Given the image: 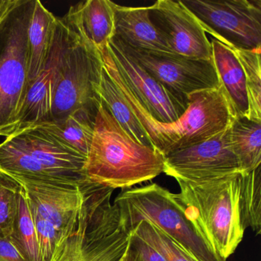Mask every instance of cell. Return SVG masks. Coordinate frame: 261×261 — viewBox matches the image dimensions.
<instances>
[{"label": "cell", "mask_w": 261, "mask_h": 261, "mask_svg": "<svg viewBox=\"0 0 261 261\" xmlns=\"http://www.w3.org/2000/svg\"><path fill=\"white\" fill-rule=\"evenodd\" d=\"M183 5L206 33L231 49L261 50L260 0H186Z\"/></svg>", "instance_id": "cell-9"}, {"label": "cell", "mask_w": 261, "mask_h": 261, "mask_svg": "<svg viewBox=\"0 0 261 261\" xmlns=\"http://www.w3.org/2000/svg\"><path fill=\"white\" fill-rule=\"evenodd\" d=\"M163 172L175 180L200 181L241 173L226 130L202 143L175 151L164 156Z\"/></svg>", "instance_id": "cell-11"}, {"label": "cell", "mask_w": 261, "mask_h": 261, "mask_svg": "<svg viewBox=\"0 0 261 261\" xmlns=\"http://www.w3.org/2000/svg\"><path fill=\"white\" fill-rule=\"evenodd\" d=\"M239 207L243 228L250 227L255 234H260L261 166L241 174Z\"/></svg>", "instance_id": "cell-24"}, {"label": "cell", "mask_w": 261, "mask_h": 261, "mask_svg": "<svg viewBox=\"0 0 261 261\" xmlns=\"http://www.w3.org/2000/svg\"><path fill=\"white\" fill-rule=\"evenodd\" d=\"M114 189L88 183L74 228L64 237L51 261H122L132 232L111 204Z\"/></svg>", "instance_id": "cell-4"}, {"label": "cell", "mask_w": 261, "mask_h": 261, "mask_svg": "<svg viewBox=\"0 0 261 261\" xmlns=\"http://www.w3.org/2000/svg\"><path fill=\"white\" fill-rule=\"evenodd\" d=\"M115 35L127 46L153 53L175 55L171 51L149 18V7H123L114 4Z\"/></svg>", "instance_id": "cell-17"}, {"label": "cell", "mask_w": 261, "mask_h": 261, "mask_svg": "<svg viewBox=\"0 0 261 261\" xmlns=\"http://www.w3.org/2000/svg\"><path fill=\"white\" fill-rule=\"evenodd\" d=\"M245 74L248 99V118L261 122V50L244 51L232 49Z\"/></svg>", "instance_id": "cell-25"}, {"label": "cell", "mask_w": 261, "mask_h": 261, "mask_svg": "<svg viewBox=\"0 0 261 261\" xmlns=\"http://www.w3.org/2000/svg\"><path fill=\"white\" fill-rule=\"evenodd\" d=\"M0 261H25L8 238H0Z\"/></svg>", "instance_id": "cell-30"}, {"label": "cell", "mask_w": 261, "mask_h": 261, "mask_svg": "<svg viewBox=\"0 0 261 261\" xmlns=\"http://www.w3.org/2000/svg\"><path fill=\"white\" fill-rule=\"evenodd\" d=\"M112 40L148 74L180 97L187 98L192 93L221 86L213 60L149 53L127 46L115 37Z\"/></svg>", "instance_id": "cell-10"}, {"label": "cell", "mask_w": 261, "mask_h": 261, "mask_svg": "<svg viewBox=\"0 0 261 261\" xmlns=\"http://www.w3.org/2000/svg\"><path fill=\"white\" fill-rule=\"evenodd\" d=\"M62 21L81 39L101 51L115 35L114 3L87 0L72 6Z\"/></svg>", "instance_id": "cell-16"}, {"label": "cell", "mask_w": 261, "mask_h": 261, "mask_svg": "<svg viewBox=\"0 0 261 261\" xmlns=\"http://www.w3.org/2000/svg\"><path fill=\"white\" fill-rule=\"evenodd\" d=\"M122 261H140V259L137 252L131 247V245H129V249L123 256Z\"/></svg>", "instance_id": "cell-32"}, {"label": "cell", "mask_w": 261, "mask_h": 261, "mask_svg": "<svg viewBox=\"0 0 261 261\" xmlns=\"http://www.w3.org/2000/svg\"><path fill=\"white\" fill-rule=\"evenodd\" d=\"M241 173L200 181L176 180L180 192L175 198L188 219L224 259L234 253L245 232L240 215Z\"/></svg>", "instance_id": "cell-3"}, {"label": "cell", "mask_w": 261, "mask_h": 261, "mask_svg": "<svg viewBox=\"0 0 261 261\" xmlns=\"http://www.w3.org/2000/svg\"><path fill=\"white\" fill-rule=\"evenodd\" d=\"M57 22L58 18L48 11L40 1L36 0L28 29L29 88L46 64L54 41Z\"/></svg>", "instance_id": "cell-20"}, {"label": "cell", "mask_w": 261, "mask_h": 261, "mask_svg": "<svg viewBox=\"0 0 261 261\" xmlns=\"http://www.w3.org/2000/svg\"><path fill=\"white\" fill-rule=\"evenodd\" d=\"M86 157L36 127L29 128L0 143V172L12 178L44 182L82 185Z\"/></svg>", "instance_id": "cell-5"}, {"label": "cell", "mask_w": 261, "mask_h": 261, "mask_svg": "<svg viewBox=\"0 0 261 261\" xmlns=\"http://www.w3.org/2000/svg\"><path fill=\"white\" fill-rule=\"evenodd\" d=\"M108 50L121 79L140 105L156 121L172 123L188 107V97H180L137 65L111 39Z\"/></svg>", "instance_id": "cell-13"}, {"label": "cell", "mask_w": 261, "mask_h": 261, "mask_svg": "<svg viewBox=\"0 0 261 261\" xmlns=\"http://www.w3.org/2000/svg\"><path fill=\"white\" fill-rule=\"evenodd\" d=\"M14 179L25 190L30 209L51 222L61 240L72 230L83 205L85 186L89 182L77 185Z\"/></svg>", "instance_id": "cell-15"}, {"label": "cell", "mask_w": 261, "mask_h": 261, "mask_svg": "<svg viewBox=\"0 0 261 261\" xmlns=\"http://www.w3.org/2000/svg\"><path fill=\"white\" fill-rule=\"evenodd\" d=\"M212 58L220 83L230 100L237 117L249 116L248 99L244 69L231 48L212 39Z\"/></svg>", "instance_id": "cell-18"}, {"label": "cell", "mask_w": 261, "mask_h": 261, "mask_svg": "<svg viewBox=\"0 0 261 261\" xmlns=\"http://www.w3.org/2000/svg\"><path fill=\"white\" fill-rule=\"evenodd\" d=\"M164 156L133 140L100 103L85 161L89 182L110 189H130L163 173Z\"/></svg>", "instance_id": "cell-2"}, {"label": "cell", "mask_w": 261, "mask_h": 261, "mask_svg": "<svg viewBox=\"0 0 261 261\" xmlns=\"http://www.w3.org/2000/svg\"><path fill=\"white\" fill-rule=\"evenodd\" d=\"M149 18L174 54L213 60L205 32L181 1L159 0L149 6Z\"/></svg>", "instance_id": "cell-14"}, {"label": "cell", "mask_w": 261, "mask_h": 261, "mask_svg": "<svg viewBox=\"0 0 261 261\" xmlns=\"http://www.w3.org/2000/svg\"><path fill=\"white\" fill-rule=\"evenodd\" d=\"M22 186L0 172V238H9L13 230Z\"/></svg>", "instance_id": "cell-27"}, {"label": "cell", "mask_w": 261, "mask_h": 261, "mask_svg": "<svg viewBox=\"0 0 261 261\" xmlns=\"http://www.w3.org/2000/svg\"><path fill=\"white\" fill-rule=\"evenodd\" d=\"M114 204L126 227L133 231L142 221L164 232L198 261H226L215 253L188 219L184 207L168 189L156 183L122 191Z\"/></svg>", "instance_id": "cell-6"}, {"label": "cell", "mask_w": 261, "mask_h": 261, "mask_svg": "<svg viewBox=\"0 0 261 261\" xmlns=\"http://www.w3.org/2000/svg\"><path fill=\"white\" fill-rule=\"evenodd\" d=\"M103 67L146 131L155 150L163 156L179 149L202 143L226 130L236 114L222 86L188 95L184 114L172 123L152 118L140 105L119 74L110 55L103 58Z\"/></svg>", "instance_id": "cell-1"}, {"label": "cell", "mask_w": 261, "mask_h": 261, "mask_svg": "<svg viewBox=\"0 0 261 261\" xmlns=\"http://www.w3.org/2000/svg\"><path fill=\"white\" fill-rule=\"evenodd\" d=\"M229 139L242 172L261 166V122L236 117L229 126Z\"/></svg>", "instance_id": "cell-22"}, {"label": "cell", "mask_w": 261, "mask_h": 261, "mask_svg": "<svg viewBox=\"0 0 261 261\" xmlns=\"http://www.w3.org/2000/svg\"><path fill=\"white\" fill-rule=\"evenodd\" d=\"M19 0H0V24L16 7Z\"/></svg>", "instance_id": "cell-31"}, {"label": "cell", "mask_w": 261, "mask_h": 261, "mask_svg": "<svg viewBox=\"0 0 261 261\" xmlns=\"http://www.w3.org/2000/svg\"><path fill=\"white\" fill-rule=\"evenodd\" d=\"M133 233L152 246L166 261H198L164 232L148 221H140L134 227Z\"/></svg>", "instance_id": "cell-26"}, {"label": "cell", "mask_w": 261, "mask_h": 261, "mask_svg": "<svg viewBox=\"0 0 261 261\" xmlns=\"http://www.w3.org/2000/svg\"><path fill=\"white\" fill-rule=\"evenodd\" d=\"M96 91L101 103L133 140L143 146L154 149L146 131L103 66L100 82L96 87Z\"/></svg>", "instance_id": "cell-21"}, {"label": "cell", "mask_w": 261, "mask_h": 261, "mask_svg": "<svg viewBox=\"0 0 261 261\" xmlns=\"http://www.w3.org/2000/svg\"><path fill=\"white\" fill-rule=\"evenodd\" d=\"M103 66L100 51L74 33L58 73L48 120H61L83 108L98 110L101 101L96 87Z\"/></svg>", "instance_id": "cell-8"}, {"label": "cell", "mask_w": 261, "mask_h": 261, "mask_svg": "<svg viewBox=\"0 0 261 261\" xmlns=\"http://www.w3.org/2000/svg\"><path fill=\"white\" fill-rule=\"evenodd\" d=\"M36 0H19L0 24V137L28 93V29Z\"/></svg>", "instance_id": "cell-7"}, {"label": "cell", "mask_w": 261, "mask_h": 261, "mask_svg": "<svg viewBox=\"0 0 261 261\" xmlns=\"http://www.w3.org/2000/svg\"><path fill=\"white\" fill-rule=\"evenodd\" d=\"M31 211L37 233L38 242L42 260L51 261L61 241L60 235L53 224L42 218L36 212Z\"/></svg>", "instance_id": "cell-28"}, {"label": "cell", "mask_w": 261, "mask_h": 261, "mask_svg": "<svg viewBox=\"0 0 261 261\" xmlns=\"http://www.w3.org/2000/svg\"><path fill=\"white\" fill-rule=\"evenodd\" d=\"M130 245L138 253L140 261H166V259L144 240L132 232Z\"/></svg>", "instance_id": "cell-29"}, {"label": "cell", "mask_w": 261, "mask_h": 261, "mask_svg": "<svg viewBox=\"0 0 261 261\" xmlns=\"http://www.w3.org/2000/svg\"><path fill=\"white\" fill-rule=\"evenodd\" d=\"M97 111L83 108L71 113L65 118L40 122L32 127L47 133L87 158L92 141Z\"/></svg>", "instance_id": "cell-19"}, {"label": "cell", "mask_w": 261, "mask_h": 261, "mask_svg": "<svg viewBox=\"0 0 261 261\" xmlns=\"http://www.w3.org/2000/svg\"><path fill=\"white\" fill-rule=\"evenodd\" d=\"M74 38V33L58 18L54 41L46 64L29 88L23 103L3 137H8L48 120L58 73L64 56Z\"/></svg>", "instance_id": "cell-12"}, {"label": "cell", "mask_w": 261, "mask_h": 261, "mask_svg": "<svg viewBox=\"0 0 261 261\" xmlns=\"http://www.w3.org/2000/svg\"><path fill=\"white\" fill-rule=\"evenodd\" d=\"M25 261H43L27 194L22 186L17 214L8 238Z\"/></svg>", "instance_id": "cell-23"}]
</instances>
